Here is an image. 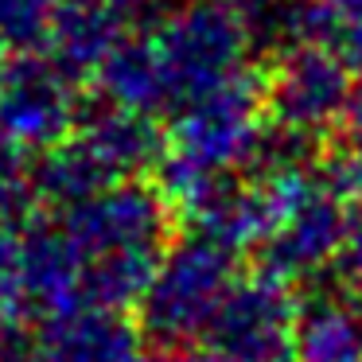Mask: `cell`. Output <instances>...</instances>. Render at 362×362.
I'll list each match as a JSON object with an SVG mask.
<instances>
[{"label":"cell","mask_w":362,"mask_h":362,"mask_svg":"<svg viewBox=\"0 0 362 362\" xmlns=\"http://www.w3.org/2000/svg\"><path fill=\"white\" fill-rule=\"evenodd\" d=\"M320 40L331 43L351 66H362V0H315Z\"/></svg>","instance_id":"14"},{"label":"cell","mask_w":362,"mask_h":362,"mask_svg":"<svg viewBox=\"0 0 362 362\" xmlns=\"http://www.w3.org/2000/svg\"><path fill=\"white\" fill-rule=\"evenodd\" d=\"M78 78L55 59L16 55L0 63V141L20 156H47L82 121Z\"/></svg>","instance_id":"7"},{"label":"cell","mask_w":362,"mask_h":362,"mask_svg":"<svg viewBox=\"0 0 362 362\" xmlns=\"http://www.w3.org/2000/svg\"><path fill=\"white\" fill-rule=\"evenodd\" d=\"M0 362H32V351L28 343H20L8 327V315L0 312Z\"/></svg>","instance_id":"19"},{"label":"cell","mask_w":362,"mask_h":362,"mask_svg":"<svg viewBox=\"0 0 362 362\" xmlns=\"http://www.w3.org/2000/svg\"><path fill=\"white\" fill-rule=\"evenodd\" d=\"M125 24L110 12H94V8H74L63 4V16H59L55 40H51V59L63 66L66 74H74L78 82H94L98 71L105 66V59L121 47L125 40Z\"/></svg>","instance_id":"11"},{"label":"cell","mask_w":362,"mask_h":362,"mask_svg":"<svg viewBox=\"0 0 362 362\" xmlns=\"http://www.w3.org/2000/svg\"><path fill=\"white\" fill-rule=\"evenodd\" d=\"M28 156L0 141V214H32L35 206V187L32 172L24 168Z\"/></svg>","instance_id":"15"},{"label":"cell","mask_w":362,"mask_h":362,"mask_svg":"<svg viewBox=\"0 0 362 362\" xmlns=\"http://www.w3.org/2000/svg\"><path fill=\"white\" fill-rule=\"evenodd\" d=\"M335 265H339V276H343V288L362 300V214L354 218L351 234H346V245H343Z\"/></svg>","instance_id":"16"},{"label":"cell","mask_w":362,"mask_h":362,"mask_svg":"<svg viewBox=\"0 0 362 362\" xmlns=\"http://www.w3.org/2000/svg\"><path fill=\"white\" fill-rule=\"evenodd\" d=\"M300 300L288 281L257 269L238 276L203 346L222 362H296Z\"/></svg>","instance_id":"8"},{"label":"cell","mask_w":362,"mask_h":362,"mask_svg":"<svg viewBox=\"0 0 362 362\" xmlns=\"http://www.w3.org/2000/svg\"><path fill=\"white\" fill-rule=\"evenodd\" d=\"M238 4H245V8H269V4H281V0H238Z\"/></svg>","instance_id":"21"},{"label":"cell","mask_w":362,"mask_h":362,"mask_svg":"<svg viewBox=\"0 0 362 362\" xmlns=\"http://www.w3.org/2000/svg\"><path fill=\"white\" fill-rule=\"evenodd\" d=\"M160 82L168 94V113L199 94L245 78L253 47L261 43L253 12L238 0H175L144 28Z\"/></svg>","instance_id":"2"},{"label":"cell","mask_w":362,"mask_h":362,"mask_svg":"<svg viewBox=\"0 0 362 362\" xmlns=\"http://www.w3.org/2000/svg\"><path fill=\"white\" fill-rule=\"evenodd\" d=\"M269 144H273V121L265 105V78L245 74L168 113L160 168L203 180L250 175L253 164L265 160Z\"/></svg>","instance_id":"4"},{"label":"cell","mask_w":362,"mask_h":362,"mask_svg":"<svg viewBox=\"0 0 362 362\" xmlns=\"http://www.w3.org/2000/svg\"><path fill=\"white\" fill-rule=\"evenodd\" d=\"M63 0H0V51L4 55H40L55 40Z\"/></svg>","instance_id":"12"},{"label":"cell","mask_w":362,"mask_h":362,"mask_svg":"<svg viewBox=\"0 0 362 362\" xmlns=\"http://www.w3.org/2000/svg\"><path fill=\"white\" fill-rule=\"evenodd\" d=\"M148 362H222V358L214 351H206V346H164Z\"/></svg>","instance_id":"20"},{"label":"cell","mask_w":362,"mask_h":362,"mask_svg":"<svg viewBox=\"0 0 362 362\" xmlns=\"http://www.w3.org/2000/svg\"><path fill=\"white\" fill-rule=\"evenodd\" d=\"M354 66L331 43H292L281 47L261 78L273 133L308 144L315 136L339 133L354 90Z\"/></svg>","instance_id":"6"},{"label":"cell","mask_w":362,"mask_h":362,"mask_svg":"<svg viewBox=\"0 0 362 362\" xmlns=\"http://www.w3.org/2000/svg\"><path fill=\"white\" fill-rule=\"evenodd\" d=\"M172 203L160 187L129 180L55 211L86 276V304L136 308L172 245Z\"/></svg>","instance_id":"1"},{"label":"cell","mask_w":362,"mask_h":362,"mask_svg":"<svg viewBox=\"0 0 362 362\" xmlns=\"http://www.w3.org/2000/svg\"><path fill=\"white\" fill-rule=\"evenodd\" d=\"M335 136H339L335 148L343 152V156H351L354 164L362 168V86L354 90L351 105H346V117H343V125H339Z\"/></svg>","instance_id":"17"},{"label":"cell","mask_w":362,"mask_h":362,"mask_svg":"<svg viewBox=\"0 0 362 362\" xmlns=\"http://www.w3.org/2000/svg\"><path fill=\"white\" fill-rule=\"evenodd\" d=\"M296 362H362V300L323 288L300 300Z\"/></svg>","instance_id":"10"},{"label":"cell","mask_w":362,"mask_h":362,"mask_svg":"<svg viewBox=\"0 0 362 362\" xmlns=\"http://www.w3.org/2000/svg\"><path fill=\"white\" fill-rule=\"evenodd\" d=\"M63 4H74V8H94V12H110L117 20H129L136 12L152 8L156 0H63Z\"/></svg>","instance_id":"18"},{"label":"cell","mask_w":362,"mask_h":362,"mask_svg":"<svg viewBox=\"0 0 362 362\" xmlns=\"http://www.w3.org/2000/svg\"><path fill=\"white\" fill-rule=\"evenodd\" d=\"M160 160L164 133L156 129V117L98 102V110L82 113L78 129L59 148L40 156L32 168V187L35 199L63 211L105 187L144 180L160 168Z\"/></svg>","instance_id":"3"},{"label":"cell","mask_w":362,"mask_h":362,"mask_svg":"<svg viewBox=\"0 0 362 362\" xmlns=\"http://www.w3.org/2000/svg\"><path fill=\"white\" fill-rule=\"evenodd\" d=\"M238 276V253L226 245L199 234L172 242L152 273L144 300L136 304L144 335L160 346L203 343Z\"/></svg>","instance_id":"5"},{"label":"cell","mask_w":362,"mask_h":362,"mask_svg":"<svg viewBox=\"0 0 362 362\" xmlns=\"http://www.w3.org/2000/svg\"><path fill=\"white\" fill-rule=\"evenodd\" d=\"M144 327L117 308L82 304L74 312L51 315L35 327L32 362H148Z\"/></svg>","instance_id":"9"},{"label":"cell","mask_w":362,"mask_h":362,"mask_svg":"<svg viewBox=\"0 0 362 362\" xmlns=\"http://www.w3.org/2000/svg\"><path fill=\"white\" fill-rule=\"evenodd\" d=\"M35 214H0V312L24 320L28 234Z\"/></svg>","instance_id":"13"}]
</instances>
